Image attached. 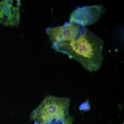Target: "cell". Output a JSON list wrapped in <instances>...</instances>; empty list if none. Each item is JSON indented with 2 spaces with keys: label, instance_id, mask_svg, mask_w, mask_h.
<instances>
[{
  "label": "cell",
  "instance_id": "1",
  "mask_svg": "<svg viewBox=\"0 0 124 124\" xmlns=\"http://www.w3.org/2000/svg\"><path fill=\"white\" fill-rule=\"evenodd\" d=\"M46 32L55 51L67 54L90 71L101 68L104 43L86 27L67 22L48 28Z\"/></svg>",
  "mask_w": 124,
  "mask_h": 124
},
{
  "label": "cell",
  "instance_id": "2",
  "mask_svg": "<svg viewBox=\"0 0 124 124\" xmlns=\"http://www.w3.org/2000/svg\"><path fill=\"white\" fill-rule=\"evenodd\" d=\"M70 99L53 95L46 96L32 112L31 119L37 124H64L72 120L69 115Z\"/></svg>",
  "mask_w": 124,
  "mask_h": 124
},
{
  "label": "cell",
  "instance_id": "3",
  "mask_svg": "<svg viewBox=\"0 0 124 124\" xmlns=\"http://www.w3.org/2000/svg\"><path fill=\"white\" fill-rule=\"evenodd\" d=\"M106 12L102 5L78 7L71 14L69 23L86 27L97 22Z\"/></svg>",
  "mask_w": 124,
  "mask_h": 124
},
{
  "label": "cell",
  "instance_id": "4",
  "mask_svg": "<svg viewBox=\"0 0 124 124\" xmlns=\"http://www.w3.org/2000/svg\"><path fill=\"white\" fill-rule=\"evenodd\" d=\"M20 0H5L0 1V23L15 27L20 22Z\"/></svg>",
  "mask_w": 124,
  "mask_h": 124
},
{
  "label": "cell",
  "instance_id": "5",
  "mask_svg": "<svg viewBox=\"0 0 124 124\" xmlns=\"http://www.w3.org/2000/svg\"><path fill=\"white\" fill-rule=\"evenodd\" d=\"M72 122H73V120H72L64 124H72Z\"/></svg>",
  "mask_w": 124,
  "mask_h": 124
}]
</instances>
